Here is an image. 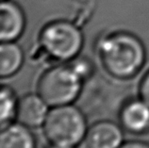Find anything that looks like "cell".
Masks as SVG:
<instances>
[{
  "instance_id": "obj_1",
  "label": "cell",
  "mask_w": 149,
  "mask_h": 148,
  "mask_svg": "<svg viewBox=\"0 0 149 148\" xmlns=\"http://www.w3.org/2000/svg\"><path fill=\"white\" fill-rule=\"evenodd\" d=\"M97 51L105 71L117 79H128L136 76L146 57L142 41L127 31L105 35L98 42Z\"/></svg>"
},
{
  "instance_id": "obj_2",
  "label": "cell",
  "mask_w": 149,
  "mask_h": 148,
  "mask_svg": "<svg viewBox=\"0 0 149 148\" xmlns=\"http://www.w3.org/2000/svg\"><path fill=\"white\" fill-rule=\"evenodd\" d=\"M42 128L50 145L76 148L85 141L89 127L83 112L77 107L68 104L53 107Z\"/></svg>"
},
{
  "instance_id": "obj_3",
  "label": "cell",
  "mask_w": 149,
  "mask_h": 148,
  "mask_svg": "<svg viewBox=\"0 0 149 148\" xmlns=\"http://www.w3.org/2000/svg\"><path fill=\"white\" fill-rule=\"evenodd\" d=\"M83 81L70 63L54 65L41 75L37 93L52 108L72 104L79 96Z\"/></svg>"
},
{
  "instance_id": "obj_4",
  "label": "cell",
  "mask_w": 149,
  "mask_h": 148,
  "mask_svg": "<svg viewBox=\"0 0 149 148\" xmlns=\"http://www.w3.org/2000/svg\"><path fill=\"white\" fill-rule=\"evenodd\" d=\"M39 42L42 49L57 61L76 59L83 46V35L79 28L67 20H55L41 30Z\"/></svg>"
},
{
  "instance_id": "obj_5",
  "label": "cell",
  "mask_w": 149,
  "mask_h": 148,
  "mask_svg": "<svg viewBox=\"0 0 149 148\" xmlns=\"http://www.w3.org/2000/svg\"><path fill=\"white\" fill-rule=\"evenodd\" d=\"M124 128L114 122L103 120L93 124L85 137L87 148H119L124 143Z\"/></svg>"
},
{
  "instance_id": "obj_6",
  "label": "cell",
  "mask_w": 149,
  "mask_h": 148,
  "mask_svg": "<svg viewBox=\"0 0 149 148\" xmlns=\"http://www.w3.org/2000/svg\"><path fill=\"white\" fill-rule=\"evenodd\" d=\"M121 126L135 135L149 132V105L141 98L127 101L120 110Z\"/></svg>"
},
{
  "instance_id": "obj_7",
  "label": "cell",
  "mask_w": 149,
  "mask_h": 148,
  "mask_svg": "<svg viewBox=\"0 0 149 148\" xmlns=\"http://www.w3.org/2000/svg\"><path fill=\"white\" fill-rule=\"evenodd\" d=\"M26 16L22 8L10 0H2L0 8V38L2 42L17 40L25 30Z\"/></svg>"
},
{
  "instance_id": "obj_8",
  "label": "cell",
  "mask_w": 149,
  "mask_h": 148,
  "mask_svg": "<svg viewBox=\"0 0 149 148\" xmlns=\"http://www.w3.org/2000/svg\"><path fill=\"white\" fill-rule=\"evenodd\" d=\"M48 105L37 93H27L18 100L16 119L30 128L44 124L49 112Z\"/></svg>"
},
{
  "instance_id": "obj_9",
  "label": "cell",
  "mask_w": 149,
  "mask_h": 148,
  "mask_svg": "<svg viewBox=\"0 0 149 148\" xmlns=\"http://www.w3.org/2000/svg\"><path fill=\"white\" fill-rule=\"evenodd\" d=\"M0 148H36V140L30 127L13 122L2 127Z\"/></svg>"
},
{
  "instance_id": "obj_10",
  "label": "cell",
  "mask_w": 149,
  "mask_h": 148,
  "mask_svg": "<svg viewBox=\"0 0 149 148\" xmlns=\"http://www.w3.org/2000/svg\"><path fill=\"white\" fill-rule=\"evenodd\" d=\"M24 62V53L15 41L2 42L0 45V76L2 79L15 75Z\"/></svg>"
},
{
  "instance_id": "obj_11",
  "label": "cell",
  "mask_w": 149,
  "mask_h": 148,
  "mask_svg": "<svg viewBox=\"0 0 149 148\" xmlns=\"http://www.w3.org/2000/svg\"><path fill=\"white\" fill-rule=\"evenodd\" d=\"M0 122L1 126L13 123L14 118H16L18 100L13 89L8 85H3L0 92Z\"/></svg>"
},
{
  "instance_id": "obj_12",
  "label": "cell",
  "mask_w": 149,
  "mask_h": 148,
  "mask_svg": "<svg viewBox=\"0 0 149 148\" xmlns=\"http://www.w3.org/2000/svg\"><path fill=\"white\" fill-rule=\"evenodd\" d=\"M70 64L72 67L76 70V72L80 76V77L83 80L88 79L91 77L93 73V67L92 61L85 59V58H76Z\"/></svg>"
},
{
  "instance_id": "obj_13",
  "label": "cell",
  "mask_w": 149,
  "mask_h": 148,
  "mask_svg": "<svg viewBox=\"0 0 149 148\" xmlns=\"http://www.w3.org/2000/svg\"><path fill=\"white\" fill-rule=\"evenodd\" d=\"M138 91L140 98L149 105V70L141 79Z\"/></svg>"
},
{
  "instance_id": "obj_14",
  "label": "cell",
  "mask_w": 149,
  "mask_h": 148,
  "mask_svg": "<svg viewBox=\"0 0 149 148\" xmlns=\"http://www.w3.org/2000/svg\"><path fill=\"white\" fill-rule=\"evenodd\" d=\"M119 148H149V143L143 141H128L124 142Z\"/></svg>"
},
{
  "instance_id": "obj_15",
  "label": "cell",
  "mask_w": 149,
  "mask_h": 148,
  "mask_svg": "<svg viewBox=\"0 0 149 148\" xmlns=\"http://www.w3.org/2000/svg\"><path fill=\"white\" fill-rule=\"evenodd\" d=\"M48 148H72V147H66V146H60V145H50Z\"/></svg>"
}]
</instances>
